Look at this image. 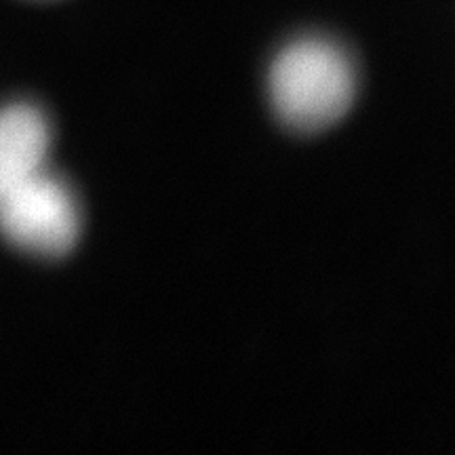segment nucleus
Returning a JSON list of instances; mask_svg holds the SVG:
<instances>
[{"instance_id": "nucleus-1", "label": "nucleus", "mask_w": 455, "mask_h": 455, "mask_svg": "<svg viewBox=\"0 0 455 455\" xmlns=\"http://www.w3.org/2000/svg\"><path fill=\"white\" fill-rule=\"evenodd\" d=\"M272 110L295 133H321L355 106L356 70L338 43L306 36L275 57L268 76Z\"/></svg>"}, {"instance_id": "nucleus-2", "label": "nucleus", "mask_w": 455, "mask_h": 455, "mask_svg": "<svg viewBox=\"0 0 455 455\" xmlns=\"http://www.w3.org/2000/svg\"><path fill=\"white\" fill-rule=\"evenodd\" d=\"M81 230L76 196L49 169L0 198V236L36 258H66Z\"/></svg>"}, {"instance_id": "nucleus-3", "label": "nucleus", "mask_w": 455, "mask_h": 455, "mask_svg": "<svg viewBox=\"0 0 455 455\" xmlns=\"http://www.w3.org/2000/svg\"><path fill=\"white\" fill-rule=\"evenodd\" d=\"M51 140L41 108L11 104L0 110V198L47 171Z\"/></svg>"}]
</instances>
